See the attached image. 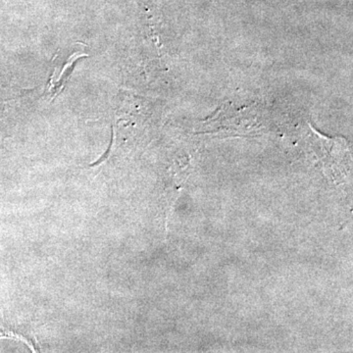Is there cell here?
<instances>
[{"label": "cell", "instance_id": "6da1fadb", "mask_svg": "<svg viewBox=\"0 0 353 353\" xmlns=\"http://www.w3.org/2000/svg\"><path fill=\"white\" fill-rule=\"evenodd\" d=\"M2 338H15V334L9 332L8 330L3 328V327L0 326V339Z\"/></svg>", "mask_w": 353, "mask_h": 353}]
</instances>
